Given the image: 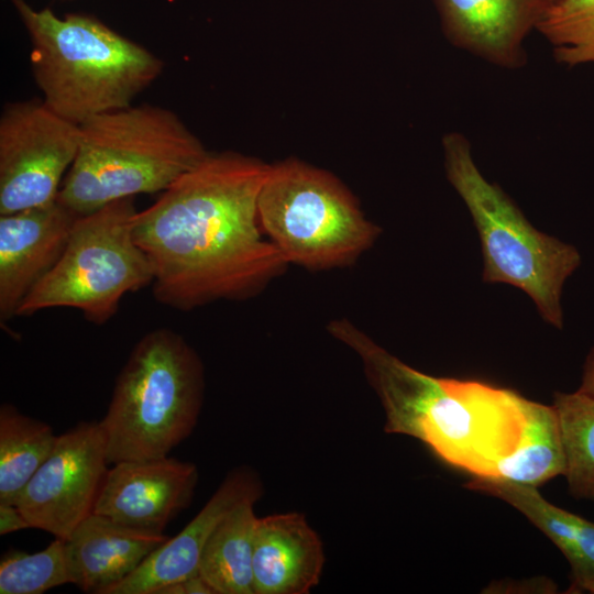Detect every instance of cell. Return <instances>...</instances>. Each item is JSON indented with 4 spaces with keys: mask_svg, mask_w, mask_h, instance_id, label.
I'll return each instance as SVG.
<instances>
[{
    "mask_svg": "<svg viewBox=\"0 0 594 594\" xmlns=\"http://www.w3.org/2000/svg\"><path fill=\"white\" fill-rule=\"evenodd\" d=\"M324 561L323 543L302 514L257 517L254 594H308L320 582Z\"/></svg>",
    "mask_w": 594,
    "mask_h": 594,
    "instance_id": "9a60e30c",
    "label": "cell"
},
{
    "mask_svg": "<svg viewBox=\"0 0 594 594\" xmlns=\"http://www.w3.org/2000/svg\"><path fill=\"white\" fill-rule=\"evenodd\" d=\"M28 528L31 526L16 505L0 503V536Z\"/></svg>",
    "mask_w": 594,
    "mask_h": 594,
    "instance_id": "d4e9b609",
    "label": "cell"
},
{
    "mask_svg": "<svg viewBox=\"0 0 594 594\" xmlns=\"http://www.w3.org/2000/svg\"><path fill=\"white\" fill-rule=\"evenodd\" d=\"M111 465L94 513L151 532H164L190 505L199 480L195 463L168 455Z\"/></svg>",
    "mask_w": 594,
    "mask_h": 594,
    "instance_id": "8fae6325",
    "label": "cell"
},
{
    "mask_svg": "<svg viewBox=\"0 0 594 594\" xmlns=\"http://www.w3.org/2000/svg\"><path fill=\"white\" fill-rule=\"evenodd\" d=\"M257 212L287 263L314 270L354 261L380 233L337 177L297 158L270 165Z\"/></svg>",
    "mask_w": 594,
    "mask_h": 594,
    "instance_id": "52a82bcc",
    "label": "cell"
},
{
    "mask_svg": "<svg viewBox=\"0 0 594 594\" xmlns=\"http://www.w3.org/2000/svg\"><path fill=\"white\" fill-rule=\"evenodd\" d=\"M525 427L519 444L496 466L495 476L538 487L565 472V455L557 411L525 398Z\"/></svg>",
    "mask_w": 594,
    "mask_h": 594,
    "instance_id": "d6986e66",
    "label": "cell"
},
{
    "mask_svg": "<svg viewBox=\"0 0 594 594\" xmlns=\"http://www.w3.org/2000/svg\"><path fill=\"white\" fill-rule=\"evenodd\" d=\"M536 31L560 64H594V0H557L546 8Z\"/></svg>",
    "mask_w": 594,
    "mask_h": 594,
    "instance_id": "7402d4cb",
    "label": "cell"
},
{
    "mask_svg": "<svg viewBox=\"0 0 594 594\" xmlns=\"http://www.w3.org/2000/svg\"><path fill=\"white\" fill-rule=\"evenodd\" d=\"M155 594H215L211 586L199 574L170 583L160 588Z\"/></svg>",
    "mask_w": 594,
    "mask_h": 594,
    "instance_id": "cb8c5ba5",
    "label": "cell"
},
{
    "mask_svg": "<svg viewBox=\"0 0 594 594\" xmlns=\"http://www.w3.org/2000/svg\"><path fill=\"white\" fill-rule=\"evenodd\" d=\"M204 394L201 360L184 337L168 328L145 333L99 421L109 464L167 457L195 429Z\"/></svg>",
    "mask_w": 594,
    "mask_h": 594,
    "instance_id": "5b68a950",
    "label": "cell"
},
{
    "mask_svg": "<svg viewBox=\"0 0 594 594\" xmlns=\"http://www.w3.org/2000/svg\"><path fill=\"white\" fill-rule=\"evenodd\" d=\"M442 148L448 180L465 204L481 240L483 280L524 290L541 317L561 329V294L581 264L580 252L538 231L505 191L483 176L466 136L449 132L442 138Z\"/></svg>",
    "mask_w": 594,
    "mask_h": 594,
    "instance_id": "8992f818",
    "label": "cell"
},
{
    "mask_svg": "<svg viewBox=\"0 0 594 594\" xmlns=\"http://www.w3.org/2000/svg\"><path fill=\"white\" fill-rule=\"evenodd\" d=\"M554 1H557V0H548L549 3L554 2Z\"/></svg>",
    "mask_w": 594,
    "mask_h": 594,
    "instance_id": "83f0119b",
    "label": "cell"
},
{
    "mask_svg": "<svg viewBox=\"0 0 594 594\" xmlns=\"http://www.w3.org/2000/svg\"><path fill=\"white\" fill-rule=\"evenodd\" d=\"M371 386L384 408L385 432L422 441L473 477H494L521 439L525 397L510 389L433 377L395 355L376 364Z\"/></svg>",
    "mask_w": 594,
    "mask_h": 594,
    "instance_id": "7a4b0ae2",
    "label": "cell"
},
{
    "mask_svg": "<svg viewBox=\"0 0 594 594\" xmlns=\"http://www.w3.org/2000/svg\"><path fill=\"white\" fill-rule=\"evenodd\" d=\"M56 439L48 424L20 413L12 404L0 406V503L15 504Z\"/></svg>",
    "mask_w": 594,
    "mask_h": 594,
    "instance_id": "ffe728a7",
    "label": "cell"
},
{
    "mask_svg": "<svg viewBox=\"0 0 594 594\" xmlns=\"http://www.w3.org/2000/svg\"><path fill=\"white\" fill-rule=\"evenodd\" d=\"M466 487L512 505L556 544L571 569L568 593H579L580 585L594 576L593 521L551 504L534 486L473 477Z\"/></svg>",
    "mask_w": 594,
    "mask_h": 594,
    "instance_id": "e0dca14e",
    "label": "cell"
},
{
    "mask_svg": "<svg viewBox=\"0 0 594 594\" xmlns=\"http://www.w3.org/2000/svg\"><path fill=\"white\" fill-rule=\"evenodd\" d=\"M79 141V124L42 99L7 105L0 118V215L55 201Z\"/></svg>",
    "mask_w": 594,
    "mask_h": 594,
    "instance_id": "9c48e42d",
    "label": "cell"
},
{
    "mask_svg": "<svg viewBox=\"0 0 594 594\" xmlns=\"http://www.w3.org/2000/svg\"><path fill=\"white\" fill-rule=\"evenodd\" d=\"M588 592L594 594V576L585 580L579 587V593Z\"/></svg>",
    "mask_w": 594,
    "mask_h": 594,
    "instance_id": "4316f807",
    "label": "cell"
},
{
    "mask_svg": "<svg viewBox=\"0 0 594 594\" xmlns=\"http://www.w3.org/2000/svg\"><path fill=\"white\" fill-rule=\"evenodd\" d=\"M447 40L503 68L526 62L524 42L537 29L548 0H433Z\"/></svg>",
    "mask_w": 594,
    "mask_h": 594,
    "instance_id": "5bb4252c",
    "label": "cell"
},
{
    "mask_svg": "<svg viewBox=\"0 0 594 594\" xmlns=\"http://www.w3.org/2000/svg\"><path fill=\"white\" fill-rule=\"evenodd\" d=\"M254 505L245 502L227 514L204 548L198 573L215 594H254Z\"/></svg>",
    "mask_w": 594,
    "mask_h": 594,
    "instance_id": "ac0fdd59",
    "label": "cell"
},
{
    "mask_svg": "<svg viewBox=\"0 0 594 594\" xmlns=\"http://www.w3.org/2000/svg\"><path fill=\"white\" fill-rule=\"evenodd\" d=\"M270 165L235 152L208 153L133 218L156 301L188 311L241 299L287 263L260 232L257 201Z\"/></svg>",
    "mask_w": 594,
    "mask_h": 594,
    "instance_id": "6da1fadb",
    "label": "cell"
},
{
    "mask_svg": "<svg viewBox=\"0 0 594 594\" xmlns=\"http://www.w3.org/2000/svg\"><path fill=\"white\" fill-rule=\"evenodd\" d=\"M136 211L133 198H124L79 216L61 258L26 296L18 316L66 307L102 326L127 294L152 285L150 261L133 234Z\"/></svg>",
    "mask_w": 594,
    "mask_h": 594,
    "instance_id": "ba28073f",
    "label": "cell"
},
{
    "mask_svg": "<svg viewBox=\"0 0 594 594\" xmlns=\"http://www.w3.org/2000/svg\"><path fill=\"white\" fill-rule=\"evenodd\" d=\"M72 582L65 539L34 553L10 549L1 557L0 594H42Z\"/></svg>",
    "mask_w": 594,
    "mask_h": 594,
    "instance_id": "603a6c76",
    "label": "cell"
},
{
    "mask_svg": "<svg viewBox=\"0 0 594 594\" xmlns=\"http://www.w3.org/2000/svg\"><path fill=\"white\" fill-rule=\"evenodd\" d=\"M79 127L78 153L57 196L79 216L164 191L209 153L176 113L158 106L131 105Z\"/></svg>",
    "mask_w": 594,
    "mask_h": 594,
    "instance_id": "277c9868",
    "label": "cell"
},
{
    "mask_svg": "<svg viewBox=\"0 0 594 594\" xmlns=\"http://www.w3.org/2000/svg\"><path fill=\"white\" fill-rule=\"evenodd\" d=\"M12 2L30 37L42 100L76 124L131 106L163 70L152 52L95 16Z\"/></svg>",
    "mask_w": 594,
    "mask_h": 594,
    "instance_id": "3957f363",
    "label": "cell"
},
{
    "mask_svg": "<svg viewBox=\"0 0 594 594\" xmlns=\"http://www.w3.org/2000/svg\"><path fill=\"white\" fill-rule=\"evenodd\" d=\"M552 406L560 422L569 493L594 501V397L580 391L558 392Z\"/></svg>",
    "mask_w": 594,
    "mask_h": 594,
    "instance_id": "44dd1931",
    "label": "cell"
},
{
    "mask_svg": "<svg viewBox=\"0 0 594 594\" xmlns=\"http://www.w3.org/2000/svg\"><path fill=\"white\" fill-rule=\"evenodd\" d=\"M578 391L594 397V346L590 350L584 361L581 384Z\"/></svg>",
    "mask_w": 594,
    "mask_h": 594,
    "instance_id": "484cf974",
    "label": "cell"
},
{
    "mask_svg": "<svg viewBox=\"0 0 594 594\" xmlns=\"http://www.w3.org/2000/svg\"><path fill=\"white\" fill-rule=\"evenodd\" d=\"M79 215L57 199L0 215V320L18 316L22 302L64 253Z\"/></svg>",
    "mask_w": 594,
    "mask_h": 594,
    "instance_id": "7c38bea8",
    "label": "cell"
},
{
    "mask_svg": "<svg viewBox=\"0 0 594 594\" xmlns=\"http://www.w3.org/2000/svg\"><path fill=\"white\" fill-rule=\"evenodd\" d=\"M168 538L92 513L65 540L72 584L86 593L105 594Z\"/></svg>",
    "mask_w": 594,
    "mask_h": 594,
    "instance_id": "2e32d148",
    "label": "cell"
},
{
    "mask_svg": "<svg viewBox=\"0 0 594 594\" xmlns=\"http://www.w3.org/2000/svg\"><path fill=\"white\" fill-rule=\"evenodd\" d=\"M263 493L261 477L253 469H232L180 532L169 537L105 594H155L165 585L197 574L204 548L222 518L245 502L256 503Z\"/></svg>",
    "mask_w": 594,
    "mask_h": 594,
    "instance_id": "4fadbf2b",
    "label": "cell"
},
{
    "mask_svg": "<svg viewBox=\"0 0 594 594\" xmlns=\"http://www.w3.org/2000/svg\"><path fill=\"white\" fill-rule=\"evenodd\" d=\"M108 465L99 421H80L57 436L52 452L14 505L31 528L66 540L94 513Z\"/></svg>",
    "mask_w": 594,
    "mask_h": 594,
    "instance_id": "30bf717a",
    "label": "cell"
}]
</instances>
